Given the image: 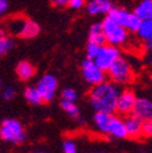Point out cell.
<instances>
[{
  "label": "cell",
  "instance_id": "obj_31",
  "mask_svg": "<svg viewBox=\"0 0 152 153\" xmlns=\"http://www.w3.org/2000/svg\"><path fill=\"white\" fill-rule=\"evenodd\" d=\"M145 62L147 66L152 67V51H146V55H145Z\"/></svg>",
  "mask_w": 152,
  "mask_h": 153
},
{
  "label": "cell",
  "instance_id": "obj_9",
  "mask_svg": "<svg viewBox=\"0 0 152 153\" xmlns=\"http://www.w3.org/2000/svg\"><path fill=\"white\" fill-rule=\"evenodd\" d=\"M82 75L84 80L90 85H98L106 79L105 71L101 69L92 60L86 59L82 63Z\"/></svg>",
  "mask_w": 152,
  "mask_h": 153
},
{
  "label": "cell",
  "instance_id": "obj_2",
  "mask_svg": "<svg viewBox=\"0 0 152 153\" xmlns=\"http://www.w3.org/2000/svg\"><path fill=\"white\" fill-rule=\"evenodd\" d=\"M6 27L12 34H16L17 36L23 38V39H31V38L37 36L40 30L39 26L34 21L22 16L12 17L11 20H9Z\"/></svg>",
  "mask_w": 152,
  "mask_h": 153
},
{
  "label": "cell",
  "instance_id": "obj_14",
  "mask_svg": "<svg viewBox=\"0 0 152 153\" xmlns=\"http://www.w3.org/2000/svg\"><path fill=\"white\" fill-rule=\"evenodd\" d=\"M106 135H110L115 139H124L127 137V130H125V124L124 120H122L118 117L112 116L108 128H107V134Z\"/></svg>",
  "mask_w": 152,
  "mask_h": 153
},
{
  "label": "cell",
  "instance_id": "obj_33",
  "mask_svg": "<svg viewBox=\"0 0 152 153\" xmlns=\"http://www.w3.org/2000/svg\"><path fill=\"white\" fill-rule=\"evenodd\" d=\"M4 35H6V34H5V29L0 27V38H1V36H4Z\"/></svg>",
  "mask_w": 152,
  "mask_h": 153
},
{
  "label": "cell",
  "instance_id": "obj_21",
  "mask_svg": "<svg viewBox=\"0 0 152 153\" xmlns=\"http://www.w3.org/2000/svg\"><path fill=\"white\" fill-rule=\"evenodd\" d=\"M61 107H62V109L68 114L69 117H72V118H74V119H77V120L80 122V118H79V116H80L79 113H80V112H79L78 106L75 105V102L61 100Z\"/></svg>",
  "mask_w": 152,
  "mask_h": 153
},
{
  "label": "cell",
  "instance_id": "obj_25",
  "mask_svg": "<svg viewBox=\"0 0 152 153\" xmlns=\"http://www.w3.org/2000/svg\"><path fill=\"white\" fill-rule=\"evenodd\" d=\"M15 96H16V90H15V88H12V86H5L4 89H1V97H3V100L10 101V100H12Z\"/></svg>",
  "mask_w": 152,
  "mask_h": 153
},
{
  "label": "cell",
  "instance_id": "obj_3",
  "mask_svg": "<svg viewBox=\"0 0 152 153\" xmlns=\"http://www.w3.org/2000/svg\"><path fill=\"white\" fill-rule=\"evenodd\" d=\"M0 139L10 143H22L26 140V131L16 119H5L0 124Z\"/></svg>",
  "mask_w": 152,
  "mask_h": 153
},
{
  "label": "cell",
  "instance_id": "obj_27",
  "mask_svg": "<svg viewBox=\"0 0 152 153\" xmlns=\"http://www.w3.org/2000/svg\"><path fill=\"white\" fill-rule=\"evenodd\" d=\"M142 136H146V137L152 136V119L144 120V124H142Z\"/></svg>",
  "mask_w": 152,
  "mask_h": 153
},
{
  "label": "cell",
  "instance_id": "obj_28",
  "mask_svg": "<svg viewBox=\"0 0 152 153\" xmlns=\"http://www.w3.org/2000/svg\"><path fill=\"white\" fill-rule=\"evenodd\" d=\"M84 0H69V3H68V6L72 7V9H75V10H78L80 7L84 6Z\"/></svg>",
  "mask_w": 152,
  "mask_h": 153
},
{
  "label": "cell",
  "instance_id": "obj_7",
  "mask_svg": "<svg viewBox=\"0 0 152 153\" xmlns=\"http://www.w3.org/2000/svg\"><path fill=\"white\" fill-rule=\"evenodd\" d=\"M119 57H121V52L117 46H113L111 44H108V45L102 44V45H100V49L92 61L101 69H104L106 72Z\"/></svg>",
  "mask_w": 152,
  "mask_h": 153
},
{
  "label": "cell",
  "instance_id": "obj_16",
  "mask_svg": "<svg viewBox=\"0 0 152 153\" xmlns=\"http://www.w3.org/2000/svg\"><path fill=\"white\" fill-rule=\"evenodd\" d=\"M112 118V113L108 112H96L94 116V124L96 126V129L102 132V134H107V128L110 124V120Z\"/></svg>",
  "mask_w": 152,
  "mask_h": 153
},
{
  "label": "cell",
  "instance_id": "obj_32",
  "mask_svg": "<svg viewBox=\"0 0 152 153\" xmlns=\"http://www.w3.org/2000/svg\"><path fill=\"white\" fill-rule=\"evenodd\" d=\"M146 51H152V40L146 42Z\"/></svg>",
  "mask_w": 152,
  "mask_h": 153
},
{
  "label": "cell",
  "instance_id": "obj_20",
  "mask_svg": "<svg viewBox=\"0 0 152 153\" xmlns=\"http://www.w3.org/2000/svg\"><path fill=\"white\" fill-rule=\"evenodd\" d=\"M25 99H26V101L28 102V103H31V105H40L42 102H43V100H42V97H40V95H39V92H38V90H37V88L34 86H29V88H27L26 90H25Z\"/></svg>",
  "mask_w": 152,
  "mask_h": 153
},
{
  "label": "cell",
  "instance_id": "obj_18",
  "mask_svg": "<svg viewBox=\"0 0 152 153\" xmlns=\"http://www.w3.org/2000/svg\"><path fill=\"white\" fill-rule=\"evenodd\" d=\"M89 42L99 44V45H102V44L106 43L105 33H104V29H102V23L98 22V23H94L90 27V29H89Z\"/></svg>",
  "mask_w": 152,
  "mask_h": 153
},
{
  "label": "cell",
  "instance_id": "obj_34",
  "mask_svg": "<svg viewBox=\"0 0 152 153\" xmlns=\"http://www.w3.org/2000/svg\"><path fill=\"white\" fill-rule=\"evenodd\" d=\"M34 153H48V152H44V151H37V152H34Z\"/></svg>",
  "mask_w": 152,
  "mask_h": 153
},
{
  "label": "cell",
  "instance_id": "obj_22",
  "mask_svg": "<svg viewBox=\"0 0 152 153\" xmlns=\"http://www.w3.org/2000/svg\"><path fill=\"white\" fill-rule=\"evenodd\" d=\"M12 48H13V40L10 36L4 35L0 38V57L6 55Z\"/></svg>",
  "mask_w": 152,
  "mask_h": 153
},
{
  "label": "cell",
  "instance_id": "obj_24",
  "mask_svg": "<svg viewBox=\"0 0 152 153\" xmlns=\"http://www.w3.org/2000/svg\"><path fill=\"white\" fill-rule=\"evenodd\" d=\"M100 49V45L99 44H95V43H88V46H86V56H88V59L90 60H94L95 59V56H96L98 51Z\"/></svg>",
  "mask_w": 152,
  "mask_h": 153
},
{
  "label": "cell",
  "instance_id": "obj_12",
  "mask_svg": "<svg viewBox=\"0 0 152 153\" xmlns=\"http://www.w3.org/2000/svg\"><path fill=\"white\" fill-rule=\"evenodd\" d=\"M125 124V130H127V135L133 137V139H139L142 136V124L144 120L138 118L134 114L128 116L124 120Z\"/></svg>",
  "mask_w": 152,
  "mask_h": 153
},
{
  "label": "cell",
  "instance_id": "obj_10",
  "mask_svg": "<svg viewBox=\"0 0 152 153\" xmlns=\"http://www.w3.org/2000/svg\"><path fill=\"white\" fill-rule=\"evenodd\" d=\"M135 101H136V97L133 91H130V90L121 91L118 100H117V105H116V111L119 112L121 114L128 116V114L131 113L133 107L135 105Z\"/></svg>",
  "mask_w": 152,
  "mask_h": 153
},
{
  "label": "cell",
  "instance_id": "obj_8",
  "mask_svg": "<svg viewBox=\"0 0 152 153\" xmlns=\"http://www.w3.org/2000/svg\"><path fill=\"white\" fill-rule=\"evenodd\" d=\"M35 88H37L38 92H39L42 100L44 102H50L56 96V92H57V88H59V83H57V79L55 78V75L45 74V75L42 76L39 80H38Z\"/></svg>",
  "mask_w": 152,
  "mask_h": 153
},
{
  "label": "cell",
  "instance_id": "obj_23",
  "mask_svg": "<svg viewBox=\"0 0 152 153\" xmlns=\"http://www.w3.org/2000/svg\"><path fill=\"white\" fill-rule=\"evenodd\" d=\"M78 99V94L74 89L71 88H66L62 90L61 92V100L63 101H71V102H75Z\"/></svg>",
  "mask_w": 152,
  "mask_h": 153
},
{
  "label": "cell",
  "instance_id": "obj_30",
  "mask_svg": "<svg viewBox=\"0 0 152 153\" xmlns=\"http://www.w3.org/2000/svg\"><path fill=\"white\" fill-rule=\"evenodd\" d=\"M7 7H9V5H7L6 0H0V16H3L7 11Z\"/></svg>",
  "mask_w": 152,
  "mask_h": 153
},
{
  "label": "cell",
  "instance_id": "obj_15",
  "mask_svg": "<svg viewBox=\"0 0 152 153\" xmlns=\"http://www.w3.org/2000/svg\"><path fill=\"white\" fill-rule=\"evenodd\" d=\"M16 73L18 75V78H20L21 80L26 82V80H29L32 79L34 74H35V68L34 66L28 62V61H21L20 63L17 65L16 67Z\"/></svg>",
  "mask_w": 152,
  "mask_h": 153
},
{
  "label": "cell",
  "instance_id": "obj_13",
  "mask_svg": "<svg viewBox=\"0 0 152 153\" xmlns=\"http://www.w3.org/2000/svg\"><path fill=\"white\" fill-rule=\"evenodd\" d=\"M113 7L111 0H90L86 4V11L90 15H107Z\"/></svg>",
  "mask_w": 152,
  "mask_h": 153
},
{
  "label": "cell",
  "instance_id": "obj_19",
  "mask_svg": "<svg viewBox=\"0 0 152 153\" xmlns=\"http://www.w3.org/2000/svg\"><path fill=\"white\" fill-rule=\"evenodd\" d=\"M136 33H138L140 39L144 40L145 43L148 40H152V18L151 20L141 21Z\"/></svg>",
  "mask_w": 152,
  "mask_h": 153
},
{
  "label": "cell",
  "instance_id": "obj_6",
  "mask_svg": "<svg viewBox=\"0 0 152 153\" xmlns=\"http://www.w3.org/2000/svg\"><path fill=\"white\" fill-rule=\"evenodd\" d=\"M107 17L124 27L128 32H136L141 23V20L134 12H129L128 10L121 7H112V10L107 13Z\"/></svg>",
  "mask_w": 152,
  "mask_h": 153
},
{
  "label": "cell",
  "instance_id": "obj_1",
  "mask_svg": "<svg viewBox=\"0 0 152 153\" xmlns=\"http://www.w3.org/2000/svg\"><path fill=\"white\" fill-rule=\"evenodd\" d=\"M119 92V88L116 83L104 80L102 83L92 86L89 92V102L96 112L113 113L116 111Z\"/></svg>",
  "mask_w": 152,
  "mask_h": 153
},
{
  "label": "cell",
  "instance_id": "obj_4",
  "mask_svg": "<svg viewBox=\"0 0 152 153\" xmlns=\"http://www.w3.org/2000/svg\"><path fill=\"white\" fill-rule=\"evenodd\" d=\"M102 29L105 33L106 42L113 46H122L129 39L128 30L108 17H106L102 22Z\"/></svg>",
  "mask_w": 152,
  "mask_h": 153
},
{
  "label": "cell",
  "instance_id": "obj_36",
  "mask_svg": "<svg viewBox=\"0 0 152 153\" xmlns=\"http://www.w3.org/2000/svg\"><path fill=\"white\" fill-rule=\"evenodd\" d=\"M151 80H152V76H151Z\"/></svg>",
  "mask_w": 152,
  "mask_h": 153
},
{
  "label": "cell",
  "instance_id": "obj_11",
  "mask_svg": "<svg viewBox=\"0 0 152 153\" xmlns=\"http://www.w3.org/2000/svg\"><path fill=\"white\" fill-rule=\"evenodd\" d=\"M131 113L138 118H140L141 120L152 119V100L145 97L136 99Z\"/></svg>",
  "mask_w": 152,
  "mask_h": 153
},
{
  "label": "cell",
  "instance_id": "obj_29",
  "mask_svg": "<svg viewBox=\"0 0 152 153\" xmlns=\"http://www.w3.org/2000/svg\"><path fill=\"white\" fill-rule=\"evenodd\" d=\"M51 3L56 7H63V6H67L68 5L69 0H51Z\"/></svg>",
  "mask_w": 152,
  "mask_h": 153
},
{
  "label": "cell",
  "instance_id": "obj_5",
  "mask_svg": "<svg viewBox=\"0 0 152 153\" xmlns=\"http://www.w3.org/2000/svg\"><path fill=\"white\" fill-rule=\"evenodd\" d=\"M110 78L116 84H128L134 78V71L128 60L119 57L108 69Z\"/></svg>",
  "mask_w": 152,
  "mask_h": 153
},
{
  "label": "cell",
  "instance_id": "obj_17",
  "mask_svg": "<svg viewBox=\"0 0 152 153\" xmlns=\"http://www.w3.org/2000/svg\"><path fill=\"white\" fill-rule=\"evenodd\" d=\"M134 13L141 21L151 20L152 18V0H141L136 5Z\"/></svg>",
  "mask_w": 152,
  "mask_h": 153
},
{
  "label": "cell",
  "instance_id": "obj_26",
  "mask_svg": "<svg viewBox=\"0 0 152 153\" xmlns=\"http://www.w3.org/2000/svg\"><path fill=\"white\" fill-rule=\"evenodd\" d=\"M62 151L63 153H77V145L73 140H66L62 145Z\"/></svg>",
  "mask_w": 152,
  "mask_h": 153
},
{
  "label": "cell",
  "instance_id": "obj_35",
  "mask_svg": "<svg viewBox=\"0 0 152 153\" xmlns=\"http://www.w3.org/2000/svg\"><path fill=\"white\" fill-rule=\"evenodd\" d=\"M3 89V83H1V80H0V90Z\"/></svg>",
  "mask_w": 152,
  "mask_h": 153
}]
</instances>
